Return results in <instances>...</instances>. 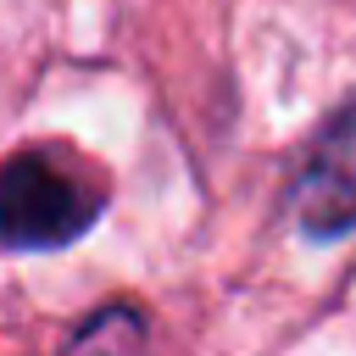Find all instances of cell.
<instances>
[{"mask_svg":"<svg viewBox=\"0 0 356 356\" xmlns=\"http://www.w3.org/2000/svg\"><path fill=\"white\" fill-rule=\"evenodd\" d=\"M61 356H150V328L134 306H100L67 334Z\"/></svg>","mask_w":356,"mask_h":356,"instance_id":"3957f363","label":"cell"},{"mask_svg":"<svg viewBox=\"0 0 356 356\" xmlns=\"http://www.w3.org/2000/svg\"><path fill=\"white\" fill-rule=\"evenodd\" d=\"M106 211V184L61 150H11L0 161V245L61 250Z\"/></svg>","mask_w":356,"mask_h":356,"instance_id":"6da1fadb","label":"cell"},{"mask_svg":"<svg viewBox=\"0 0 356 356\" xmlns=\"http://www.w3.org/2000/svg\"><path fill=\"white\" fill-rule=\"evenodd\" d=\"M289 211L312 239H334L356 228V100L334 111V122L312 139L289 189Z\"/></svg>","mask_w":356,"mask_h":356,"instance_id":"7a4b0ae2","label":"cell"}]
</instances>
